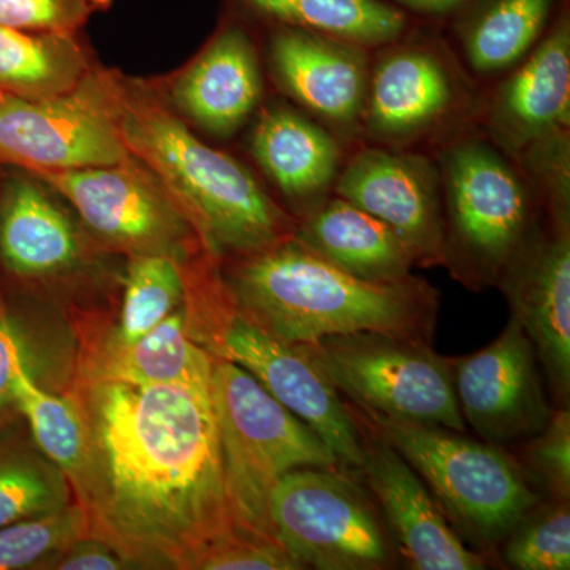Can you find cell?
<instances>
[{"label":"cell","instance_id":"5","mask_svg":"<svg viewBox=\"0 0 570 570\" xmlns=\"http://www.w3.org/2000/svg\"><path fill=\"white\" fill-rule=\"evenodd\" d=\"M190 335L216 358L230 360L305 422L347 471L365 460L363 430L328 379L296 344H287L243 316L232 303L220 265L206 262L187 277Z\"/></svg>","mask_w":570,"mask_h":570},{"label":"cell","instance_id":"30","mask_svg":"<svg viewBox=\"0 0 570 570\" xmlns=\"http://www.w3.org/2000/svg\"><path fill=\"white\" fill-rule=\"evenodd\" d=\"M91 535L88 517L77 501L67 508L0 528V570L50 568L75 540Z\"/></svg>","mask_w":570,"mask_h":570},{"label":"cell","instance_id":"26","mask_svg":"<svg viewBox=\"0 0 570 570\" xmlns=\"http://www.w3.org/2000/svg\"><path fill=\"white\" fill-rule=\"evenodd\" d=\"M94 67L81 33L26 32L0 24V96L29 100L62 96Z\"/></svg>","mask_w":570,"mask_h":570},{"label":"cell","instance_id":"14","mask_svg":"<svg viewBox=\"0 0 570 570\" xmlns=\"http://www.w3.org/2000/svg\"><path fill=\"white\" fill-rule=\"evenodd\" d=\"M333 194L395 232L419 266L444 264L441 174L431 154L360 142Z\"/></svg>","mask_w":570,"mask_h":570},{"label":"cell","instance_id":"4","mask_svg":"<svg viewBox=\"0 0 570 570\" xmlns=\"http://www.w3.org/2000/svg\"><path fill=\"white\" fill-rule=\"evenodd\" d=\"M441 174L444 264L471 291L498 287L547 227L519 164L479 129L464 127L431 146Z\"/></svg>","mask_w":570,"mask_h":570},{"label":"cell","instance_id":"10","mask_svg":"<svg viewBox=\"0 0 570 570\" xmlns=\"http://www.w3.org/2000/svg\"><path fill=\"white\" fill-rule=\"evenodd\" d=\"M273 535L303 569L381 570L395 546L381 510L343 468H298L268 499Z\"/></svg>","mask_w":570,"mask_h":570},{"label":"cell","instance_id":"18","mask_svg":"<svg viewBox=\"0 0 570 570\" xmlns=\"http://www.w3.org/2000/svg\"><path fill=\"white\" fill-rule=\"evenodd\" d=\"M479 129L510 157L531 142L570 129V18L562 9L534 48L480 94Z\"/></svg>","mask_w":570,"mask_h":570},{"label":"cell","instance_id":"15","mask_svg":"<svg viewBox=\"0 0 570 570\" xmlns=\"http://www.w3.org/2000/svg\"><path fill=\"white\" fill-rule=\"evenodd\" d=\"M530 337L510 316L501 335L471 355L450 358L464 423L494 445L523 442L553 414Z\"/></svg>","mask_w":570,"mask_h":570},{"label":"cell","instance_id":"27","mask_svg":"<svg viewBox=\"0 0 570 570\" xmlns=\"http://www.w3.org/2000/svg\"><path fill=\"white\" fill-rule=\"evenodd\" d=\"M13 425L0 426V528L75 501L67 475Z\"/></svg>","mask_w":570,"mask_h":570},{"label":"cell","instance_id":"6","mask_svg":"<svg viewBox=\"0 0 570 570\" xmlns=\"http://www.w3.org/2000/svg\"><path fill=\"white\" fill-rule=\"evenodd\" d=\"M360 423L411 464L430 487L453 530L480 553H494L524 513L542 499L519 461L499 445L474 441L448 428L373 414H365Z\"/></svg>","mask_w":570,"mask_h":570},{"label":"cell","instance_id":"3","mask_svg":"<svg viewBox=\"0 0 570 570\" xmlns=\"http://www.w3.org/2000/svg\"><path fill=\"white\" fill-rule=\"evenodd\" d=\"M112 91L127 153L164 184L209 254L228 261L294 235L295 217L246 165L206 145L153 80L112 69Z\"/></svg>","mask_w":570,"mask_h":570},{"label":"cell","instance_id":"8","mask_svg":"<svg viewBox=\"0 0 570 570\" xmlns=\"http://www.w3.org/2000/svg\"><path fill=\"white\" fill-rule=\"evenodd\" d=\"M480 94L455 51L411 29L371 51L360 141L392 149L431 146L472 126Z\"/></svg>","mask_w":570,"mask_h":570},{"label":"cell","instance_id":"7","mask_svg":"<svg viewBox=\"0 0 570 570\" xmlns=\"http://www.w3.org/2000/svg\"><path fill=\"white\" fill-rule=\"evenodd\" d=\"M209 390L234 519L239 527L275 538L268 499L277 480L294 469L340 463L328 445L245 367L214 360Z\"/></svg>","mask_w":570,"mask_h":570},{"label":"cell","instance_id":"20","mask_svg":"<svg viewBox=\"0 0 570 570\" xmlns=\"http://www.w3.org/2000/svg\"><path fill=\"white\" fill-rule=\"evenodd\" d=\"M546 370L554 407L570 403V230L547 225L498 285Z\"/></svg>","mask_w":570,"mask_h":570},{"label":"cell","instance_id":"22","mask_svg":"<svg viewBox=\"0 0 570 570\" xmlns=\"http://www.w3.org/2000/svg\"><path fill=\"white\" fill-rule=\"evenodd\" d=\"M294 236L360 279L395 283L411 276L415 265L392 228L335 194L296 219Z\"/></svg>","mask_w":570,"mask_h":570},{"label":"cell","instance_id":"24","mask_svg":"<svg viewBox=\"0 0 570 570\" xmlns=\"http://www.w3.org/2000/svg\"><path fill=\"white\" fill-rule=\"evenodd\" d=\"M214 360L216 356L190 335L183 305L132 344L104 343L86 367L85 376L140 387L195 385L209 389Z\"/></svg>","mask_w":570,"mask_h":570},{"label":"cell","instance_id":"29","mask_svg":"<svg viewBox=\"0 0 570 570\" xmlns=\"http://www.w3.org/2000/svg\"><path fill=\"white\" fill-rule=\"evenodd\" d=\"M186 299L181 262L165 255L127 258L121 314L118 325L104 343L127 346L160 324Z\"/></svg>","mask_w":570,"mask_h":570},{"label":"cell","instance_id":"1","mask_svg":"<svg viewBox=\"0 0 570 570\" xmlns=\"http://www.w3.org/2000/svg\"><path fill=\"white\" fill-rule=\"evenodd\" d=\"M88 456L75 501L132 569L193 570L239 527L225 489L212 390L82 376Z\"/></svg>","mask_w":570,"mask_h":570},{"label":"cell","instance_id":"2","mask_svg":"<svg viewBox=\"0 0 570 570\" xmlns=\"http://www.w3.org/2000/svg\"><path fill=\"white\" fill-rule=\"evenodd\" d=\"M236 309L287 344L373 332L431 343L439 291L411 275L395 283L360 279L294 235L258 253L220 262Z\"/></svg>","mask_w":570,"mask_h":570},{"label":"cell","instance_id":"37","mask_svg":"<svg viewBox=\"0 0 570 570\" xmlns=\"http://www.w3.org/2000/svg\"><path fill=\"white\" fill-rule=\"evenodd\" d=\"M132 569L118 551L102 540L86 535L75 540L51 561L48 570H122Z\"/></svg>","mask_w":570,"mask_h":570},{"label":"cell","instance_id":"36","mask_svg":"<svg viewBox=\"0 0 570 570\" xmlns=\"http://www.w3.org/2000/svg\"><path fill=\"white\" fill-rule=\"evenodd\" d=\"M29 365L24 341L13 318L0 311V426L20 417L14 384L21 367Z\"/></svg>","mask_w":570,"mask_h":570},{"label":"cell","instance_id":"34","mask_svg":"<svg viewBox=\"0 0 570 570\" xmlns=\"http://www.w3.org/2000/svg\"><path fill=\"white\" fill-rule=\"evenodd\" d=\"M302 564L275 538L235 527L214 540L195 560L193 570H295Z\"/></svg>","mask_w":570,"mask_h":570},{"label":"cell","instance_id":"13","mask_svg":"<svg viewBox=\"0 0 570 570\" xmlns=\"http://www.w3.org/2000/svg\"><path fill=\"white\" fill-rule=\"evenodd\" d=\"M129 156L116 119L112 69L99 66L62 96H0V167L31 175L81 170Z\"/></svg>","mask_w":570,"mask_h":570},{"label":"cell","instance_id":"25","mask_svg":"<svg viewBox=\"0 0 570 570\" xmlns=\"http://www.w3.org/2000/svg\"><path fill=\"white\" fill-rule=\"evenodd\" d=\"M247 21L303 29L376 50L411 29L407 14L382 0H227Z\"/></svg>","mask_w":570,"mask_h":570},{"label":"cell","instance_id":"11","mask_svg":"<svg viewBox=\"0 0 570 570\" xmlns=\"http://www.w3.org/2000/svg\"><path fill=\"white\" fill-rule=\"evenodd\" d=\"M51 186L110 253L189 261L205 249L175 198L137 157L121 163L33 175Z\"/></svg>","mask_w":570,"mask_h":570},{"label":"cell","instance_id":"21","mask_svg":"<svg viewBox=\"0 0 570 570\" xmlns=\"http://www.w3.org/2000/svg\"><path fill=\"white\" fill-rule=\"evenodd\" d=\"M250 153L268 181L283 195L295 219L332 197L346 160V145L287 104L258 111L250 132Z\"/></svg>","mask_w":570,"mask_h":570},{"label":"cell","instance_id":"33","mask_svg":"<svg viewBox=\"0 0 570 570\" xmlns=\"http://www.w3.org/2000/svg\"><path fill=\"white\" fill-rule=\"evenodd\" d=\"M519 464L532 489L550 499L570 498V412L554 407L547 425L521 442Z\"/></svg>","mask_w":570,"mask_h":570},{"label":"cell","instance_id":"32","mask_svg":"<svg viewBox=\"0 0 570 570\" xmlns=\"http://www.w3.org/2000/svg\"><path fill=\"white\" fill-rule=\"evenodd\" d=\"M513 159L538 197L547 224L570 230V129L539 138Z\"/></svg>","mask_w":570,"mask_h":570},{"label":"cell","instance_id":"23","mask_svg":"<svg viewBox=\"0 0 570 570\" xmlns=\"http://www.w3.org/2000/svg\"><path fill=\"white\" fill-rule=\"evenodd\" d=\"M558 0H471L453 17L456 58L475 81L519 66L557 20Z\"/></svg>","mask_w":570,"mask_h":570},{"label":"cell","instance_id":"31","mask_svg":"<svg viewBox=\"0 0 570 570\" xmlns=\"http://www.w3.org/2000/svg\"><path fill=\"white\" fill-rule=\"evenodd\" d=\"M502 560L517 570L570 569L569 501L540 499L502 540Z\"/></svg>","mask_w":570,"mask_h":570},{"label":"cell","instance_id":"9","mask_svg":"<svg viewBox=\"0 0 570 570\" xmlns=\"http://www.w3.org/2000/svg\"><path fill=\"white\" fill-rule=\"evenodd\" d=\"M298 346L358 411L466 431L450 358L436 354L428 341L358 332Z\"/></svg>","mask_w":570,"mask_h":570},{"label":"cell","instance_id":"28","mask_svg":"<svg viewBox=\"0 0 570 570\" xmlns=\"http://www.w3.org/2000/svg\"><path fill=\"white\" fill-rule=\"evenodd\" d=\"M20 417L28 422L32 441L69 479L71 490L80 482L88 456L85 419L77 400L52 395L37 384L29 365L14 384Z\"/></svg>","mask_w":570,"mask_h":570},{"label":"cell","instance_id":"12","mask_svg":"<svg viewBox=\"0 0 570 570\" xmlns=\"http://www.w3.org/2000/svg\"><path fill=\"white\" fill-rule=\"evenodd\" d=\"M110 250L43 179L0 167V266L41 292H77L110 276Z\"/></svg>","mask_w":570,"mask_h":570},{"label":"cell","instance_id":"38","mask_svg":"<svg viewBox=\"0 0 570 570\" xmlns=\"http://www.w3.org/2000/svg\"><path fill=\"white\" fill-rule=\"evenodd\" d=\"M396 6L422 17H455L471 0H393Z\"/></svg>","mask_w":570,"mask_h":570},{"label":"cell","instance_id":"16","mask_svg":"<svg viewBox=\"0 0 570 570\" xmlns=\"http://www.w3.org/2000/svg\"><path fill=\"white\" fill-rule=\"evenodd\" d=\"M153 82L190 127L232 137L264 99V71L247 20L230 10L186 66Z\"/></svg>","mask_w":570,"mask_h":570},{"label":"cell","instance_id":"19","mask_svg":"<svg viewBox=\"0 0 570 570\" xmlns=\"http://www.w3.org/2000/svg\"><path fill=\"white\" fill-rule=\"evenodd\" d=\"M363 430L362 472L376 498L395 550L415 570H480L489 561L468 549L450 527L431 491L400 453L373 431Z\"/></svg>","mask_w":570,"mask_h":570},{"label":"cell","instance_id":"35","mask_svg":"<svg viewBox=\"0 0 570 570\" xmlns=\"http://www.w3.org/2000/svg\"><path fill=\"white\" fill-rule=\"evenodd\" d=\"M115 0H0V24L18 31L80 36Z\"/></svg>","mask_w":570,"mask_h":570},{"label":"cell","instance_id":"17","mask_svg":"<svg viewBox=\"0 0 570 570\" xmlns=\"http://www.w3.org/2000/svg\"><path fill=\"white\" fill-rule=\"evenodd\" d=\"M269 29L266 58L281 91L344 145L360 141L371 50L303 29Z\"/></svg>","mask_w":570,"mask_h":570}]
</instances>
